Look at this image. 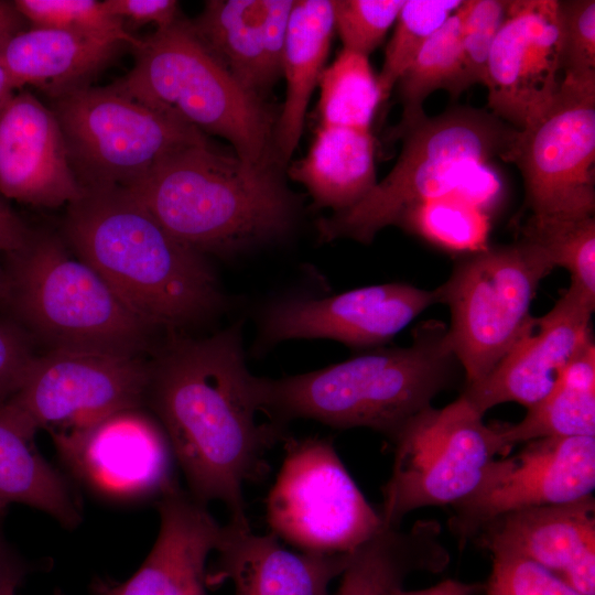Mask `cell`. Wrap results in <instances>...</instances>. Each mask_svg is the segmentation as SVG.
Masks as SVG:
<instances>
[{
  "label": "cell",
  "mask_w": 595,
  "mask_h": 595,
  "mask_svg": "<svg viewBox=\"0 0 595 595\" xmlns=\"http://www.w3.org/2000/svg\"><path fill=\"white\" fill-rule=\"evenodd\" d=\"M150 361L144 405L170 442L190 494L220 501L228 524L249 528L244 484L268 470L266 452L281 437L260 424L257 377L248 370L241 325L204 338L172 335Z\"/></svg>",
  "instance_id": "obj_1"
},
{
  "label": "cell",
  "mask_w": 595,
  "mask_h": 595,
  "mask_svg": "<svg viewBox=\"0 0 595 595\" xmlns=\"http://www.w3.org/2000/svg\"><path fill=\"white\" fill-rule=\"evenodd\" d=\"M68 248L155 328L198 323L221 306L203 253L171 235L127 190L83 188L66 207Z\"/></svg>",
  "instance_id": "obj_2"
},
{
  "label": "cell",
  "mask_w": 595,
  "mask_h": 595,
  "mask_svg": "<svg viewBox=\"0 0 595 595\" xmlns=\"http://www.w3.org/2000/svg\"><path fill=\"white\" fill-rule=\"evenodd\" d=\"M456 363L447 328L430 323L408 347L374 350L281 379L257 377L258 405L279 428L313 419L336 429L368 428L392 442L452 385Z\"/></svg>",
  "instance_id": "obj_3"
},
{
  "label": "cell",
  "mask_w": 595,
  "mask_h": 595,
  "mask_svg": "<svg viewBox=\"0 0 595 595\" xmlns=\"http://www.w3.org/2000/svg\"><path fill=\"white\" fill-rule=\"evenodd\" d=\"M127 190L171 235L203 255H229L277 238L294 217V202L271 165H248L208 142L171 152Z\"/></svg>",
  "instance_id": "obj_4"
},
{
  "label": "cell",
  "mask_w": 595,
  "mask_h": 595,
  "mask_svg": "<svg viewBox=\"0 0 595 595\" xmlns=\"http://www.w3.org/2000/svg\"><path fill=\"white\" fill-rule=\"evenodd\" d=\"M10 257V294L50 350L144 357L156 329L50 232L26 231Z\"/></svg>",
  "instance_id": "obj_5"
},
{
  "label": "cell",
  "mask_w": 595,
  "mask_h": 595,
  "mask_svg": "<svg viewBox=\"0 0 595 595\" xmlns=\"http://www.w3.org/2000/svg\"><path fill=\"white\" fill-rule=\"evenodd\" d=\"M133 50L134 65L111 84L116 89L204 134L227 139L248 165L272 164L268 110L205 47L190 22L178 19Z\"/></svg>",
  "instance_id": "obj_6"
},
{
  "label": "cell",
  "mask_w": 595,
  "mask_h": 595,
  "mask_svg": "<svg viewBox=\"0 0 595 595\" xmlns=\"http://www.w3.org/2000/svg\"><path fill=\"white\" fill-rule=\"evenodd\" d=\"M520 131L488 110L468 106L425 117L409 129L390 173L356 205L318 221L321 237L370 244L411 206L451 195L472 165L513 160Z\"/></svg>",
  "instance_id": "obj_7"
},
{
  "label": "cell",
  "mask_w": 595,
  "mask_h": 595,
  "mask_svg": "<svg viewBox=\"0 0 595 595\" xmlns=\"http://www.w3.org/2000/svg\"><path fill=\"white\" fill-rule=\"evenodd\" d=\"M554 268L541 247L520 238L464 256L436 288L451 312L447 338L465 386L486 377L521 335L536 291Z\"/></svg>",
  "instance_id": "obj_8"
},
{
  "label": "cell",
  "mask_w": 595,
  "mask_h": 595,
  "mask_svg": "<svg viewBox=\"0 0 595 595\" xmlns=\"http://www.w3.org/2000/svg\"><path fill=\"white\" fill-rule=\"evenodd\" d=\"M52 111L82 188L130 187L171 152L208 142L196 128L112 85L73 90L53 99Z\"/></svg>",
  "instance_id": "obj_9"
},
{
  "label": "cell",
  "mask_w": 595,
  "mask_h": 595,
  "mask_svg": "<svg viewBox=\"0 0 595 595\" xmlns=\"http://www.w3.org/2000/svg\"><path fill=\"white\" fill-rule=\"evenodd\" d=\"M483 418L459 396L404 425L391 442L392 470L379 511L383 527L400 528L404 517L420 508L453 506L477 487L501 455L496 429Z\"/></svg>",
  "instance_id": "obj_10"
},
{
  "label": "cell",
  "mask_w": 595,
  "mask_h": 595,
  "mask_svg": "<svg viewBox=\"0 0 595 595\" xmlns=\"http://www.w3.org/2000/svg\"><path fill=\"white\" fill-rule=\"evenodd\" d=\"M267 520L275 538L321 554L351 553L383 527L332 443L318 437L286 440Z\"/></svg>",
  "instance_id": "obj_11"
},
{
  "label": "cell",
  "mask_w": 595,
  "mask_h": 595,
  "mask_svg": "<svg viewBox=\"0 0 595 595\" xmlns=\"http://www.w3.org/2000/svg\"><path fill=\"white\" fill-rule=\"evenodd\" d=\"M512 163L531 215L594 216L595 84L562 79L544 115L520 131Z\"/></svg>",
  "instance_id": "obj_12"
},
{
  "label": "cell",
  "mask_w": 595,
  "mask_h": 595,
  "mask_svg": "<svg viewBox=\"0 0 595 595\" xmlns=\"http://www.w3.org/2000/svg\"><path fill=\"white\" fill-rule=\"evenodd\" d=\"M149 371L144 357L52 349L34 356L8 400L37 431L54 437L118 411L144 407Z\"/></svg>",
  "instance_id": "obj_13"
},
{
  "label": "cell",
  "mask_w": 595,
  "mask_h": 595,
  "mask_svg": "<svg viewBox=\"0 0 595 595\" xmlns=\"http://www.w3.org/2000/svg\"><path fill=\"white\" fill-rule=\"evenodd\" d=\"M594 488L595 436L532 440L489 464L477 487L452 506L448 526L464 545L500 516L576 501Z\"/></svg>",
  "instance_id": "obj_14"
},
{
  "label": "cell",
  "mask_w": 595,
  "mask_h": 595,
  "mask_svg": "<svg viewBox=\"0 0 595 595\" xmlns=\"http://www.w3.org/2000/svg\"><path fill=\"white\" fill-rule=\"evenodd\" d=\"M52 439L73 476L105 499L159 500L178 487L167 436L143 407L118 411Z\"/></svg>",
  "instance_id": "obj_15"
},
{
  "label": "cell",
  "mask_w": 595,
  "mask_h": 595,
  "mask_svg": "<svg viewBox=\"0 0 595 595\" xmlns=\"http://www.w3.org/2000/svg\"><path fill=\"white\" fill-rule=\"evenodd\" d=\"M560 73L558 0H511L488 61L489 111L527 129L551 106Z\"/></svg>",
  "instance_id": "obj_16"
},
{
  "label": "cell",
  "mask_w": 595,
  "mask_h": 595,
  "mask_svg": "<svg viewBox=\"0 0 595 595\" xmlns=\"http://www.w3.org/2000/svg\"><path fill=\"white\" fill-rule=\"evenodd\" d=\"M595 301L569 288L554 306L531 317L513 345L482 380L465 386L463 397L479 414L501 403L527 409L556 385L575 356L591 342Z\"/></svg>",
  "instance_id": "obj_17"
},
{
  "label": "cell",
  "mask_w": 595,
  "mask_h": 595,
  "mask_svg": "<svg viewBox=\"0 0 595 595\" xmlns=\"http://www.w3.org/2000/svg\"><path fill=\"white\" fill-rule=\"evenodd\" d=\"M436 303V289L407 283L364 286L323 299H290L266 312L261 335L267 344L329 338L348 346H377Z\"/></svg>",
  "instance_id": "obj_18"
},
{
  "label": "cell",
  "mask_w": 595,
  "mask_h": 595,
  "mask_svg": "<svg viewBox=\"0 0 595 595\" xmlns=\"http://www.w3.org/2000/svg\"><path fill=\"white\" fill-rule=\"evenodd\" d=\"M0 193L44 208L67 207L83 194L54 112L26 90L0 110Z\"/></svg>",
  "instance_id": "obj_19"
},
{
  "label": "cell",
  "mask_w": 595,
  "mask_h": 595,
  "mask_svg": "<svg viewBox=\"0 0 595 595\" xmlns=\"http://www.w3.org/2000/svg\"><path fill=\"white\" fill-rule=\"evenodd\" d=\"M473 540L491 555L530 560L583 595H595V500L528 508L500 516Z\"/></svg>",
  "instance_id": "obj_20"
},
{
  "label": "cell",
  "mask_w": 595,
  "mask_h": 595,
  "mask_svg": "<svg viewBox=\"0 0 595 595\" xmlns=\"http://www.w3.org/2000/svg\"><path fill=\"white\" fill-rule=\"evenodd\" d=\"M160 529L137 572L108 584L112 595H207L206 561L220 547L225 526L180 486L156 500Z\"/></svg>",
  "instance_id": "obj_21"
},
{
  "label": "cell",
  "mask_w": 595,
  "mask_h": 595,
  "mask_svg": "<svg viewBox=\"0 0 595 595\" xmlns=\"http://www.w3.org/2000/svg\"><path fill=\"white\" fill-rule=\"evenodd\" d=\"M292 0H212L191 26L238 83L260 97L282 75Z\"/></svg>",
  "instance_id": "obj_22"
},
{
  "label": "cell",
  "mask_w": 595,
  "mask_h": 595,
  "mask_svg": "<svg viewBox=\"0 0 595 595\" xmlns=\"http://www.w3.org/2000/svg\"><path fill=\"white\" fill-rule=\"evenodd\" d=\"M216 570L207 585L228 580L234 595H329L331 582L340 576L350 554L292 552L273 534L225 526Z\"/></svg>",
  "instance_id": "obj_23"
},
{
  "label": "cell",
  "mask_w": 595,
  "mask_h": 595,
  "mask_svg": "<svg viewBox=\"0 0 595 595\" xmlns=\"http://www.w3.org/2000/svg\"><path fill=\"white\" fill-rule=\"evenodd\" d=\"M121 45L63 30L32 28L0 47V64L15 89L31 85L56 99L89 86Z\"/></svg>",
  "instance_id": "obj_24"
},
{
  "label": "cell",
  "mask_w": 595,
  "mask_h": 595,
  "mask_svg": "<svg viewBox=\"0 0 595 595\" xmlns=\"http://www.w3.org/2000/svg\"><path fill=\"white\" fill-rule=\"evenodd\" d=\"M36 432L13 403H0V518L9 505L21 504L74 529L82 521L79 502L65 476L35 447Z\"/></svg>",
  "instance_id": "obj_25"
},
{
  "label": "cell",
  "mask_w": 595,
  "mask_h": 595,
  "mask_svg": "<svg viewBox=\"0 0 595 595\" xmlns=\"http://www.w3.org/2000/svg\"><path fill=\"white\" fill-rule=\"evenodd\" d=\"M450 563L435 520L410 528L382 527L351 552L333 595H393L414 573L439 574Z\"/></svg>",
  "instance_id": "obj_26"
},
{
  "label": "cell",
  "mask_w": 595,
  "mask_h": 595,
  "mask_svg": "<svg viewBox=\"0 0 595 595\" xmlns=\"http://www.w3.org/2000/svg\"><path fill=\"white\" fill-rule=\"evenodd\" d=\"M335 30L332 1H293L282 56L285 101L273 137L279 160L294 152L304 125L306 108L318 84Z\"/></svg>",
  "instance_id": "obj_27"
},
{
  "label": "cell",
  "mask_w": 595,
  "mask_h": 595,
  "mask_svg": "<svg viewBox=\"0 0 595 595\" xmlns=\"http://www.w3.org/2000/svg\"><path fill=\"white\" fill-rule=\"evenodd\" d=\"M370 131L322 126L305 158L289 170L315 203L337 212L353 207L377 184Z\"/></svg>",
  "instance_id": "obj_28"
},
{
  "label": "cell",
  "mask_w": 595,
  "mask_h": 595,
  "mask_svg": "<svg viewBox=\"0 0 595 595\" xmlns=\"http://www.w3.org/2000/svg\"><path fill=\"white\" fill-rule=\"evenodd\" d=\"M501 454L542 437L595 436V346L588 343L553 389L517 423L495 426Z\"/></svg>",
  "instance_id": "obj_29"
},
{
  "label": "cell",
  "mask_w": 595,
  "mask_h": 595,
  "mask_svg": "<svg viewBox=\"0 0 595 595\" xmlns=\"http://www.w3.org/2000/svg\"><path fill=\"white\" fill-rule=\"evenodd\" d=\"M467 0L425 42L397 84L403 111L393 131L401 138L426 116L423 104L437 89H445L456 98L462 64V32Z\"/></svg>",
  "instance_id": "obj_30"
},
{
  "label": "cell",
  "mask_w": 595,
  "mask_h": 595,
  "mask_svg": "<svg viewBox=\"0 0 595 595\" xmlns=\"http://www.w3.org/2000/svg\"><path fill=\"white\" fill-rule=\"evenodd\" d=\"M318 85L322 126L370 131L381 95L367 56L343 48Z\"/></svg>",
  "instance_id": "obj_31"
},
{
  "label": "cell",
  "mask_w": 595,
  "mask_h": 595,
  "mask_svg": "<svg viewBox=\"0 0 595 595\" xmlns=\"http://www.w3.org/2000/svg\"><path fill=\"white\" fill-rule=\"evenodd\" d=\"M491 217L461 199L444 196L409 207L396 225L442 250L467 256L489 247Z\"/></svg>",
  "instance_id": "obj_32"
},
{
  "label": "cell",
  "mask_w": 595,
  "mask_h": 595,
  "mask_svg": "<svg viewBox=\"0 0 595 595\" xmlns=\"http://www.w3.org/2000/svg\"><path fill=\"white\" fill-rule=\"evenodd\" d=\"M521 234L541 247L554 267L566 269L569 288L595 300V218L530 215Z\"/></svg>",
  "instance_id": "obj_33"
},
{
  "label": "cell",
  "mask_w": 595,
  "mask_h": 595,
  "mask_svg": "<svg viewBox=\"0 0 595 595\" xmlns=\"http://www.w3.org/2000/svg\"><path fill=\"white\" fill-rule=\"evenodd\" d=\"M462 0H405L387 45L381 72L377 76L385 101L400 76L425 42L461 7Z\"/></svg>",
  "instance_id": "obj_34"
},
{
  "label": "cell",
  "mask_w": 595,
  "mask_h": 595,
  "mask_svg": "<svg viewBox=\"0 0 595 595\" xmlns=\"http://www.w3.org/2000/svg\"><path fill=\"white\" fill-rule=\"evenodd\" d=\"M19 13L33 28L56 29L83 36L128 44L132 48L142 40L133 36L123 21L109 13L96 0H15Z\"/></svg>",
  "instance_id": "obj_35"
},
{
  "label": "cell",
  "mask_w": 595,
  "mask_h": 595,
  "mask_svg": "<svg viewBox=\"0 0 595 595\" xmlns=\"http://www.w3.org/2000/svg\"><path fill=\"white\" fill-rule=\"evenodd\" d=\"M563 80L595 84V1L558 0Z\"/></svg>",
  "instance_id": "obj_36"
},
{
  "label": "cell",
  "mask_w": 595,
  "mask_h": 595,
  "mask_svg": "<svg viewBox=\"0 0 595 595\" xmlns=\"http://www.w3.org/2000/svg\"><path fill=\"white\" fill-rule=\"evenodd\" d=\"M510 1L467 0L462 32L459 95L475 84H486L490 51Z\"/></svg>",
  "instance_id": "obj_37"
},
{
  "label": "cell",
  "mask_w": 595,
  "mask_h": 595,
  "mask_svg": "<svg viewBox=\"0 0 595 595\" xmlns=\"http://www.w3.org/2000/svg\"><path fill=\"white\" fill-rule=\"evenodd\" d=\"M405 0H334L335 29L345 50L367 56L382 42Z\"/></svg>",
  "instance_id": "obj_38"
},
{
  "label": "cell",
  "mask_w": 595,
  "mask_h": 595,
  "mask_svg": "<svg viewBox=\"0 0 595 595\" xmlns=\"http://www.w3.org/2000/svg\"><path fill=\"white\" fill-rule=\"evenodd\" d=\"M486 595H583L552 572L521 556L494 554Z\"/></svg>",
  "instance_id": "obj_39"
},
{
  "label": "cell",
  "mask_w": 595,
  "mask_h": 595,
  "mask_svg": "<svg viewBox=\"0 0 595 595\" xmlns=\"http://www.w3.org/2000/svg\"><path fill=\"white\" fill-rule=\"evenodd\" d=\"M447 196L461 199L493 216L505 198L504 180L493 161L477 163L463 173L454 192Z\"/></svg>",
  "instance_id": "obj_40"
},
{
  "label": "cell",
  "mask_w": 595,
  "mask_h": 595,
  "mask_svg": "<svg viewBox=\"0 0 595 595\" xmlns=\"http://www.w3.org/2000/svg\"><path fill=\"white\" fill-rule=\"evenodd\" d=\"M33 358L21 332L0 324V403L19 389Z\"/></svg>",
  "instance_id": "obj_41"
},
{
  "label": "cell",
  "mask_w": 595,
  "mask_h": 595,
  "mask_svg": "<svg viewBox=\"0 0 595 595\" xmlns=\"http://www.w3.org/2000/svg\"><path fill=\"white\" fill-rule=\"evenodd\" d=\"M102 4L109 13L133 28L153 23L161 30L180 19L178 2L174 0H105Z\"/></svg>",
  "instance_id": "obj_42"
},
{
  "label": "cell",
  "mask_w": 595,
  "mask_h": 595,
  "mask_svg": "<svg viewBox=\"0 0 595 595\" xmlns=\"http://www.w3.org/2000/svg\"><path fill=\"white\" fill-rule=\"evenodd\" d=\"M478 585L445 580L434 586L419 591L398 589L393 595H473Z\"/></svg>",
  "instance_id": "obj_43"
},
{
  "label": "cell",
  "mask_w": 595,
  "mask_h": 595,
  "mask_svg": "<svg viewBox=\"0 0 595 595\" xmlns=\"http://www.w3.org/2000/svg\"><path fill=\"white\" fill-rule=\"evenodd\" d=\"M23 19L13 2L0 0V47L22 31Z\"/></svg>",
  "instance_id": "obj_44"
},
{
  "label": "cell",
  "mask_w": 595,
  "mask_h": 595,
  "mask_svg": "<svg viewBox=\"0 0 595 595\" xmlns=\"http://www.w3.org/2000/svg\"><path fill=\"white\" fill-rule=\"evenodd\" d=\"M22 567L13 555L11 549L6 543L4 538L0 531V589L7 583L12 581H21Z\"/></svg>",
  "instance_id": "obj_45"
},
{
  "label": "cell",
  "mask_w": 595,
  "mask_h": 595,
  "mask_svg": "<svg viewBox=\"0 0 595 595\" xmlns=\"http://www.w3.org/2000/svg\"><path fill=\"white\" fill-rule=\"evenodd\" d=\"M24 228L13 214L0 202V234Z\"/></svg>",
  "instance_id": "obj_46"
},
{
  "label": "cell",
  "mask_w": 595,
  "mask_h": 595,
  "mask_svg": "<svg viewBox=\"0 0 595 595\" xmlns=\"http://www.w3.org/2000/svg\"><path fill=\"white\" fill-rule=\"evenodd\" d=\"M26 234V230L24 228L15 231H9V232H1L0 234V253L8 252L9 250L15 248L24 235Z\"/></svg>",
  "instance_id": "obj_47"
},
{
  "label": "cell",
  "mask_w": 595,
  "mask_h": 595,
  "mask_svg": "<svg viewBox=\"0 0 595 595\" xmlns=\"http://www.w3.org/2000/svg\"><path fill=\"white\" fill-rule=\"evenodd\" d=\"M15 90L8 74L0 64V110Z\"/></svg>",
  "instance_id": "obj_48"
},
{
  "label": "cell",
  "mask_w": 595,
  "mask_h": 595,
  "mask_svg": "<svg viewBox=\"0 0 595 595\" xmlns=\"http://www.w3.org/2000/svg\"><path fill=\"white\" fill-rule=\"evenodd\" d=\"M18 583V581L7 583L4 586L1 587L0 595H15V588Z\"/></svg>",
  "instance_id": "obj_49"
},
{
  "label": "cell",
  "mask_w": 595,
  "mask_h": 595,
  "mask_svg": "<svg viewBox=\"0 0 595 595\" xmlns=\"http://www.w3.org/2000/svg\"><path fill=\"white\" fill-rule=\"evenodd\" d=\"M96 592L97 595H112L108 589L106 583H99V585L96 587Z\"/></svg>",
  "instance_id": "obj_50"
},
{
  "label": "cell",
  "mask_w": 595,
  "mask_h": 595,
  "mask_svg": "<svg viewBox=\"0 0 595 595\" xmlns=\"http://www.w3.org/2000/svg\"><path fill=\"white\" fill-rule=\"evenodd\" d=\"M54 595H63L60 591H56Z\"/></svg>",
  "instance_id": "obj_51"
}]
</instances>
